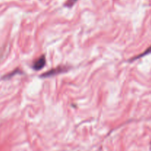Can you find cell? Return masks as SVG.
<instances>
[{"label":"cell","mask_w":151,"mask_h":151,"mask_svg":"<svg viewBox=\"0 0 151 151\" xmlns=\"http://www.w3.org/2000/svg\"><path fill=\"white\" fill-rule=\"evenodd\" d=\"M150 53H151V46H150V47H149L147 50H145V51L143 52L142 54H140V55H139L136 56V57L133 58L131 60V61H133V60H137V59H139V58H141L144 57V56H145V55H147L150 54Z\"/></svg>","instance_id":"3"},{"label":"cell","mask_w":151,"mask_h":151,"mask_svg":"<svg viewBox=\"0 0 151 151\" xmlns=\"http://www.w3.org/2000/svg\"><path fill=\"white\" fill-rule=\"evenodd\" d=\"M69 69V66H58L55 68H53L51 69L50 70H49L48 72H45V73L42 74L41 75V78H50V77L55 76V75H59V74H61L63 72H67Z\"/></svg>","instance_id":"1"},{"label":"cell","mask_w":151,"mask_h":151,"mask_svg":"<svg viewBox=\"0 0 151 151\" xmlns=\"http://www.w3.org/2000/svg\"><path fill=\"white\" fill-rule=\"evenodd\" d=\"M46 64V58L44 55H42L41 56H40L39 58L35 60L32 63V67L34 70L35 71H39L41 69H42L45 66Z\"/></svg>","instance_id":"2"}]
</instances>
